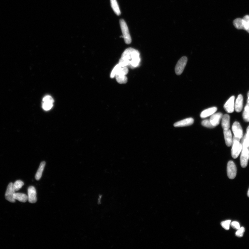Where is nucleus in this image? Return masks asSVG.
Masks as SVG:
<instances>
[{
  "label": "nucleus",
  "mask_w": 249,
  "mask_h": 249,
  "mask_svg": "<svg viewBox=\"0 0 249 249\" xmlns=\"http://www.w3.org/2000/svg\"><path fill=\"white\" fill-rule=\"evenodd\" d=\"M45 162L43 161L41 163L39 169L35 176V178L37 180H39L42 177L43 171L45 165Z\"/></svg>",
  "instance_id": "a211bd4d"
},
{
  "label": "nucleus",
  "mask_w": 249,
  "mask_h": 249,
  "mask_svg": "<svg viewBox=\"0 0 249 249\" xmlns=\"http://www.w3.org/2000/svg\"><path fill=\"white\" fill-rule=\"evenodd\" d=\"M247 196L249 198V188L247 192Z\"/></svg>",
  "instance_id": "f704fd0d"
},
{
  "label": "nucleus",
  "mask_w": 249,
  "mask_h": 249,
  "mask_svg": "<svg viewBox=\"0 0 249 249\" xmlns=\"http://www.w3.org/2000/svg\"><path fill=\"white\" fill-rule=\"evenodd\" d=\"M14 198L15 200L22 203H25L28 200V196L24 193L15 192L14 194Z\"/></svg>",
  "instance_id": "f3484780"
},
{
  "label": "nucleus",
  "mask_w": 249,
  "mask_h": 249,
  "mask_svg": "<svg viewBox=\"0 0 249 249\" xmlns=\"http://www.w3.org/2000/svg\"><path fill=\"white\" fill-rule=\"evenodd\" d=\"M227 174L228 178L230 179H233L236 177L237 168L233 161H230L227 164Z\"/></svg>",
  "instance_id": "423d86ee"
},
{
  "label": "nucleus",
  "mask_w": 249,
  "mask_h": 249,
  "mask_svg": "<svg viewBox=\"0 0 249 249\" xmlns=\"http://www.w3.org/2000/svg\"><path fill=\"white\" fill-rule=\"evenodd\" d=\"M232 129L234 136L240 140L242 139L243 135V131L241 126L239 122H235L234 123Z\"/></svg>",
  "instance_id": "0eeeda50"
},
{
  "label": "nucleus",
  "mask_w": 249,
  "mask_h": 249,
  "mask_svg": "<svg viewBox=\"0 0 249 249\" xmlns=\"http://www.w3.org/2000/svg\"><path fill=\"white\" fill-rule=\"evenodd\" d=\"M243 119L246 122H249V106L246 105L243 114Z\"/></svg>",
  "instance_id": "5701e85b"
},
{
  "label": "nucleus",
  "mask_w": 249,
  "mask_h": 249,
  "mask_svg": "<svg viewBox=\"0 0 249 249\" xmlns=\"http://www.w3.org/2000/svg\"><path fill=\"white\" fill-rule=\"evenodd\" d=\"M110 3L111 7H112L114 12L117 15H120L121 14V12L117 0H110Z\"/></svg>",
  "instance_id": "6ab92c4d"
},
{
  "label": "nucleus",
  "mask_w": 249,
  "mask_h": 249,
  "mask_svg": "<svg viewBox=\"0 0 249 249\" xmlns=\"http://www.w3.org/2000/svg\"><path fill=\"white\" fill-rule=\"evenodd\" d=\"M119 23L125 42L128 45L130 44L131 42V39L127 23L123 19L120 20Z\"/></svg>",
  "instance_id": "20e7f679"
},
{
  "label": "nucleus",
  "mask_w": 249,
  "mask_h": 249,
  "mask_svg": "<svg viewBox=\"0 0 249 249\" xmlns=\"http://www.w3.org/2000/svg\"><path fill=\"white\" fill-rule=\"evenodd\" d=\"M244 24V30L247 31L249 33V15L245 16L243 19Z\"/></svg>",
  "instance_id": "b1692460"
},
{
  "label": "nucleus",
  "mask_w": 249,
  "mask_h": 249,
  "mask_svg": "<svg viewBox=\"0 0 249 249\" xmlns=\"http://www.w3.org/2000/svg\"><path fill=\"white\" fill-rule=\"evenodd\" d=\"M230 117L228 114H225L222 118L221 126L224 130H229L230 128Z\"/></svg>",
  "instance_id": "dca6fc26"
},
{
  "label": "nucleus",
  "mask_w": 249,
  "mask_h": 249,
  "mask_svg": "<svg viewBox=\"0 0 249 249\" xmlns=\"http://www.w3.org/2000/svg\"><path fill=\"white\" fill-rule=\"evenodd\" d=\"M43 102H49L54 103V99L51 96L49 95H47L43 99Z\"/></svg>",
  "instance_id": "7c9ffc66"
},
{
  "label": "nucleus",
  "mask_w": 249,
  "mask_h": 249,
  "mask_svg": "<svg viewBox=\"0 0 249 249\" xmlns=\"http://www.w3.org/2000/svg\"><path fill=\"white\" fill-rule=\"evenodd\" d=\"M187 61V58L186 57H182L178 61L175 67V72L177 75H180L182 74L185 68Z\"/></svg>",
  "instance_id": "39448f33"
},
{
  "label": "nucleus",
  "mask_w": 249,
  "mask_h": 249,
  "mask_svg": "<svg viewBox=\"0 0 249 249\" xmlns=\"http://www.w3.org/2000/svg\"><path fill=\"white\" fill-rule=\"evenodd\" d=\"M222 116L223 115L221 113H214L211 116L210 121L214 127H215L219 124Z\"/></svg>",
  "instance_id": "f8f14e48"
},
{
  "label": "nucleus",
  "mask_w": 249,
  "mask_h": 249,
  "mask_svg": "<svg viewBox=\"0 0 249 249\" xmlns=\"http://www.w3.org/2000/svg\"><path fill=\"white\" fill-rule=\"evenodd\" d=\"M121 67L120 66L119 64H117V65L114 67V68L112 70V72H111L110 77L111 78H113L115 77V75L118 73L119 69L121 68Z\"/></svg>",
  "instance_id": "bb28decb"
},
{
  "label": "nucleus",
  "mask_w": 249,
  "mask_h": 249,
  "mask_svg": "<svg viewBox=\"0 0 249 249\" xmlns=\"http://www.w3.org/2000/svg\"><path fill=\"white\" fill-rule=\"evenodd\" d=\"M201 124L205 127L208 128H213L215 127L212 125L210 119H205L202 122Z\"/></svg>",
  "instance_id": "a878e982"
},
{
  "label": "nucleus",
  "mask_w": 249,
  "mask_h": 249,
  "mask_svg": "<svg viewBox=\"0 0 249 249\" xmlns=\"http://www.w3.org/2000/svg\"><path fill=\"white\" fill-rule=\"evenodd\" d=\"M247 105V106H249V99H247V105Z\"/></svg>",
  "instance_id": "473e14b6"
},
{
  "label": "nucleus",
  "mask_w": 249,
  "mask_h": 249,
  "mask_svg": "<svg viewBox=\"0 0 249 249\" xmlns=\"http://www.w3.org/2000/svg\"><path fill=\"white\" fill-rule=\"evenodd\" d=\"M247 96L248 97L247 99H249V91L247 93Z\"/></svg>",
  "instance_id": "72a5a7b5"
},
{
  "label": "nucleus",
  "mask_w": 249,
  "mask_h": 249,
  "mask_svg": "<svg viewBox=\"0 0 249 249\" xmlns=\"http://www.w3.org/2000/svg\"><path fill=\"white\" fill-rule=\"evenodd\" d=\"M53 106V103L49 102H43L42 107L44 110L48 111L50 110Z\"/></svg>",
  "instance_id": "393cba45"
},
{
  "label": "nucleus",
  "mask_w": 249,
  "mask_h": 249,
  "mask_svg": "<svg viewBox=\"0 0 249 249\" xmlns=\"http://www.w3.org/2000/svg\"><path fill=\"white\" fill-rule=\"evenodd\" d=\"M240 140L235 136L233 137L232 140V148L231 150V156L234 159L239 156L242 150V145L240 143Z\"/></svg>",
  "instance_id": "7ed1b4c3"
},
{
  "label": "nucleus",
  "mask_w": 249,
  "mask_h": 249,
  "mask_svg": "<svg viewBox=\"0 0 249 249\" xmlns=\"http://www.w3.org/2000/svg\"><path fill=\"white\" fill-rule=\"evenodd\" d=\"M245 229L244 227H240L236 233V236L239 237H242L244 235Z\"/></svg>",
  "instance_id": "c85d7f7f"
},
{
  "label": "nucleus",
  "mask_w": 249,
  "mask_h": 249,
  "mask_svg": "<svg viewBox=\"0 0 249 249\" xmlns=\"http://www.w3.org/2000/svg\"><path fill=\"white\" fill-rule=\"evenodd\" d=\"M243 97L242 95H239L234 104V109L237 112L239 113L241 112L243 109Z\"/></svg>",
  "instance_id": "ddd939ff"
},
{
  "label": "nucleus",
  "mask_w": 249,
  "mask_h": 249,
  "mask_svg": "<svg viewBox=\"0 0 249 249\" xmlns=\"http://www.w3.org/2000/svg\"><path fill=\"white\" fill-rule=\"evenodd\" d=\"M24 184V183L22 181L20 180L16 181L13 184V187L14 191H18L22 188Z\"/></svg>",
  "instance_id": "4be33fe9"
},
{
  "label": "nucleus",
  "mask_w": 249,
  "mask_h": 249,
  "mask_svg": "<svg viewBox=\"0 0 249 249\" xmlns=\"http://www.w3.org/2000/svg\"><path fill=\"white\" fill-rule=\"evenodd\" d=\"M140 62L139 51L130 48L126 49L123 53L118 64L121 67H127L133 69L138 67Z\"/></svg>",
  "instance_id": "f257e3e1"
},
{
  "label": "nucleus",
  "mask_w": 249,
  "mask_h": 249,
  "mask_svg": "<svg viewBox=\"0 0 249 249\" xmlns=\"http://www.w3.org/2000/svg\"><path fill=\"white\" fill-rule=\"evenodd\" d=\"M246 138L249 142V126L247 129V133L245 135Z\"/></svg>",
  "instance_id": "2f4dec72"
},
{
  "label": "nucleus",
  "mask_w": 249,
  "mask_h": 249,
  "mask_svg": "<svg viewBox=\"0 0 249 249\" xmlns=\"http://www.w3.org/2000/svg\"><path fill=\"white\" fill-rule=\"evenodd\" d=\"M231 221L230 220H227L222 221L221 223V225L225 230H229Z\"/></svg>",
  "instance_id": "cd10ccee"
},
{
  "label": "nucleus",
  "mask_w": 249,
  "mask_h": 249,
  "mask_svg": "<svg viewBox=\"0 0 249 249\" xmlns=\"http://www.w3.org/2000/svg\"><path fill=\"white\" fill-rule=\"evenodd\" d=\"M242 149L240 161L243 168L247 167L249 160V142L246 138V135L242 140Z\"/></svg>",
  "instance_id": "f03ea898"
},
{
  "label": "nucleus",
  "mask_w": 249,
  "mask_h": 249,
  "mask_svg": "<svg viewBox=\"0 0 249 249\" xmlns=\"http://www.w3.org/2000/svg\"><path fill=\"white\" fill-rule=\"evenodd\" d=\"M235 99V96H231L224 105V109L227 113H231L234 112Z\"/></svg>",
  "instance_id": "9d476101"
},
{
  "label": "nucleus",
  "mask_w": 249,
  "mask_h": 249,
  "mask_svg": "<svg viewBox=\"0 0 249 249\" xmlns=\"http://www.w3.org/2000/svg\"><path fill=\"white\" fill-rule=\"evenodd\" d=\"M194 121V119L192 118H187L175 123L174 126L176 127H187L193 124Z\"/></svg>",
  "instance_id": "9b49d317"
},
{
  "label": "nucleus",
  "mask_w": 249,
  "mask_h": 249,
  "mask_svg": "<svg viewBox=\"0 0 249 249\" xmlns=\"http://www.w3.org/2000/svg\"><path fill=\"white\" fill-rule=\"evenodd\" d=\"M233 24L237 29L238 30H244V24H243V19L241 18H237L234 20Z\"/></svg>",
  "instance_id": "412c9836"
},
{
  "label": "nucleus",
  "mask_w": 249,
  "mask_h": 249,
  "mask_svg": "<svg viewBox=\"0 0 249 249\" xmlns=\"http://www.w3.org/2000/svg\"><path fill=\"white\" fill-rule=\"evenodd\" d=\"M115 77L117 81L120 84H125L127 83V78L124 75L118 74L116 75Z\"/></svg>",
  "instance_id": "aec40b11"
},
{
  "label": "nucleus",
  "mask_w": 249,
  "mask_h": 249,
  "mask_svg": "<svg viewBox=\"0 0 249 249\" xmlns=\"http://www.w3.org/2000/svg\"><path fill=\"white\" fill-rule=\"evenodd\" d=\"M217 110V108L214 107L208 108L202 112L200 114V117L202 118H205L215 113Z\"/></svg>",
  "instance_id": "4468645a"
},
{
  "label": "nucleus",
  "mask_w": 249,
  "mask_h": 249,
  "mask_svg": "<svg viewBox=\"0 0 249 249\" xmlns=\"http://www.w3.org/2000/svg\"><path fill=\"white\" fill-rule=\"evenodd\" d=\"M13 183H10L7 186L6 192L5 193V197L6 199L11 203H14L15 200L14 198V195L15 191H14L13 187Z\"/></svg>",
  "instance_id": "6e6552de"
},
{
  "label": "nucleus",
  "mask_w": 249,
  "mask_h": 249,
  "mask_svg": "<svg viewBox=\"0 0 249 249\" xmlns=\"http://www.w3.org/2000/svg\"><path fill=\"white\" fill-rule=\"evenodd\" d=\"M28 198L29 203L34 204L37 200L36 191L33 186H30L28 189Z\"/></svg>",
  "instance_id": "1a4fd4ad"
},
{
  "label": "nucleus",
  "mask_w": 249,
  "mask_h": 249,
  "mask_svg": "<svg viewBox=\"0 0 249 249\" xmlns=\"http://www.w3.org/2000/svg\"><path fill=\"white\" fill-rule=\"evenodd\" d=\"M224 134L225 144L228 147H230L232 143V136L230 130H224Z\"/></svg>",
  "instance_id": "2eb2a0df"
},
{
  "label": "nucleus",
  "mask_w": 249,
  "mask_h": 249,
  "mask_svg": "<svg viewBox=\"0 0 249 249\" xmlns=\"http://www.w3.org/2000/svg\"><path fill=\"white\" fill-rule=\"evenodd\" d=\"M230 225L231 227L236 230H238L240 228V224L239 222L237 221H233L231 222Z\"/></svg>",
  "instance_id": "c756f323"
}]
</instances>
